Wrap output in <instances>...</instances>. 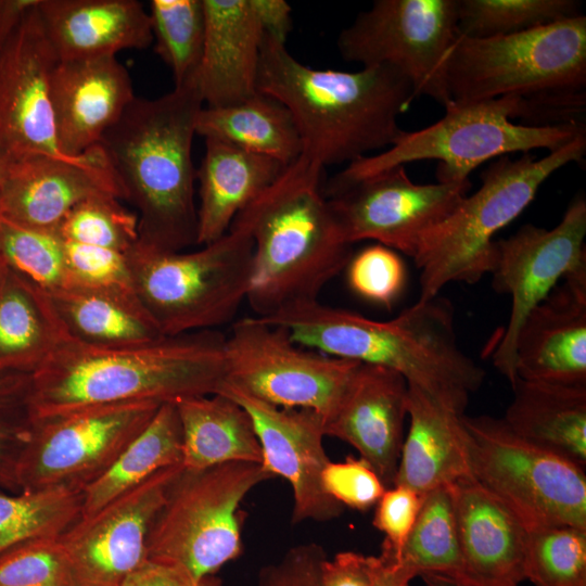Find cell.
Wrapping results in <instances>:
<instances>
[{
  "mask_svg": "<svg viewBox=\"0 0 586 586\" xmlns=\"http://www.w3.org/2000/svg\"><path fill=\"white\" fill-rule=\"evenodd\" d=\"M502 418L524 440L586 466V386H566L517 378Z\"/></svg>",
  "mask_w": 586,
  "mask_h": 586,
  "instance_id": "f546056e",
  "label": "cell"
},
{
  "mask_svg": "<svg viewBox=\"0 0 586 586\" xmlns=\"http://www.w3.org/2000/svg\"><path fill=\"white\" fill-rule=\"evenodd\" d=\"M14 163L11 158L0 155V190L8 180Z\"/></svg>",
  "mask_w": 586,
  "mask_h": 586,
  "instance_id": "9f6ffc18",
  "label": "cell"
},
{
  "mask_svg": "<svg viewBox=\"0 0 586 586\" xmlns=\"http://www.w3.org/2000/svg\"><path fill=\"white\" fill-rule=\"evenodd\" d=\"M524 578L535 586H586V528L559 525L528 530Z\"/></svg>",
  "mask_w": 586,
  "mask_h": 586,
  "instance_id": "f35d334b",
  "label": "cell"
},
{
  "mask_svg": "<svg viewBox=\"0 0 586 586\" xmlns=\"http://www.w3.org/2000/svg\"><path fill=\"white\" fill-rule=\"evenodd\" d=\"M0 254L9 269L46 291L66 283L64 240L56 230L26 227L0 215Z\"/></svg>",
  "mask_w": 586,
  "mask_h": 586,
  "instance_id": "ab89813d",
  "label": "cell"
},
{
  "mask_svg": "<svg viewBox=\"0 0 586 586\" xmlns=\"http://www.w3.org/2000/svg\"><path fill=\"white\" fill-rule=\"evenodd\" d=\"M182 430V467L196 471L228 462L262 463L247 411L222 394L175 402Z\"/></svg>",
  "mask_w": 586,
  "mask_h": 586,
  "instance_id": "4dcf8cb0",
  "label": "cell"
},
{
  "mask_svg": "<svg viewBox=\"0 0 586 586\" xmlns=\"http://www.w3.org/2000/svg\"><path fill=\"white\" fill-rule=\"evenodd\" d=\"M264 35L284 43L292 29L291 7L284 0H252Z\"/></svg>",
  "mask_w": 586,
  "mask_h": 586,
  "instance_id": "816d5d0a",
  "label": "cell"
},
{
  "mask_svg": "<svg viewBox=\"0 0 586 586\" xmlns=\"http://www.w3.org/2000/svg\"><path fill=\"white\" fill-rule=\"evenodd\" d=\"M272 475L253 462L182 469L173 483L148 540V560L193 578L216 573L243 552L241 504Z\"/></svg>",
  "mask_w": 586,
  "mask_h": 586,
  "instance_id": "30bf717a",
  "label": "cell"
},
{
  "mask_svg": "<svg viewBox=\"0 0 586 586\" xmlns=\"http://www.w3.org/2000/svg\"><path fill=\"white\" fill-rule=\"evenodd\" d=\"M463 572L474 586H518L524 578L527 528L472 475L450 485Z\"/></svg>",
  "mask_w": 586,
  "mask_h": 586,
  "instance_id": "cb8c5ba5",
  "label": "cell"
},
{
  "mask_svg": "<svg viewBox=\"0 0 586 586\" xmlns=\"http://www.w3.org/2000/svg\"><path fill=\"white\" fill-rule=\"evenodd\" d=\"M46 292L66 333L80 343L119 347L165 336L133 292L75 284Z\"/></svg>",
  "mask_w": 586,
  "mask_h": 586,
  "instance_id": "f1b7e54d",
  "label": "cell"
},
{
  "mask_svg": "<svg viewBox=\"0 0 586 586\" xmlns=\"http://www.w3.org/2000/svg\"><path fill=\"white\" fill-rule=\"evenodd\" d=\"M37 11L61 61L142 50L153 41L149 12L138 0H39Z\"/></svg>",
  "mask_w": 586,
  "mask_h": 586,
  "instance_id": "484cf974",
  "label": "cell"
},
{
  "mask_svg": "<svg viewBox=\"0 0 586 586\" xmlns=\"http://www.w3.org/2000/svg\"><path fill=\"white\" fill-rule=\"evenodd\" d=\"M65 335L48 293L8 268L0 289V373L34 372Z\"/></svg>",
  "mask_w": 586,
  "mask_h": 586,
  "instance_id": "1f68e13d",
  "label": "cell"
},
{
  "mask_svg": "<svg viewBox=\"0 0 586 586\" xmlns=\"http://www.w3.org/2000/svg\"><path fill=\"white\" fill-rule=\"evenodd\" d=\"M326 558L319 544L293 546L277 562L259 571L257 586H321L320 569Z\"/></svg>",
  "mask_w": 586,
  "mask_h": 586,
  "instance_id": "c3c4849f",
  "label": "cell"
},
{
  "mask_svg": "<svg viewBox=\"0 0 586 586\" xmlns=\"http://www.w3.org/2000/svg\"><path fill=\"white\" fill-rule=\"evenodd\" d=\"M284 167L278 161L232 143L205 138V153L199 169L196 245L225 235L232 221L268 188Z\"/></svg>",
  "mask_w": 586,
  "mask_h": 586,
  "instance_id": "4316f807",
  "label": "cell"
},
{
  "mask_svg": "<svg viewBox=\"0 0 586 586\" xmlns=\"http://www.w3.org/2000/svg\"><path fill=\"white\" fill-rule=\"evenodd\" d=\"M226 335L203 330L119 347L67 333L30 373L35 419L131 402L175 403L216 394L226 379Z\"/></svg>",
  "mask_w": 586,
  "mask_h": 586,
  "instance_id": "6da1fadb",
  "label": "cell"
},
{
  "mask_svg": "<svg viewBox=\"0 0 586 586\" xmlns=\"http://www.w3.org/2000/svg\"><path fill=\"white\" fill-rule=\"evenodd\" d=\"M259 318L285 329L304 347L392 369L460 416L485 378L484 369L458 345L451 304L437 296L417 301L387 321L318 300Z\"/></svg>",
  "mask_w": 586,
  "mask_h": 586,
  "instance_id": "7a4b0ae2",
  "label": "cell"
},
{
  "mask_svg": "<svg viewBox=\"0 0 586 586\" xmlns=\"http://www.w3.org/2000/svg\"><path fill=\"white\" fill-rule=\"evenodd\" d=\"M35 418L30 405V373H0V487L17 493V470Z\"/></svg>",
  "mask_w": 586,
  "mask_h": 586,
  "instance_id": "b9f144b4",
  "label": "cell"
},
{
  "mask_svg": "<svg viewBox=\"0 0 586 586\" xmlns=\"http://www.w3.org/2000/svg\"><path fill=\"white\" fill-rule=\"evenodd\" d=\"M182 430L177 406L164 403L111 467L84 489L80 517L95 512L156 472L182 464Z\"/></svg>",
  "mask_w": 586,
  "mask_h": 586,
  "instance_id": "836d02e7",
  "label": "cell"
},
{
  "mask_svg": "<svg viewBox=\"0 0 586 586\" xmlns=\"http://www.w3.org/2000/svg\"><path fill=\"white\" fill-rule=\"evenodd\" d=\"M225 357L224 382L280 408L313 410L324 422L360 364L304 347L258 317L232 324Z\"/></svg>",
  "mask_w": 586,
  "mask_h": 586,
  "instance_id": "7c38bea8",
  "label": "cell"
},
{
  "mask_svg": "<svg viewBox=\"0 0 586 586\" xmlns=\"http://www.w3.org/2000/svg\"><path fill=\"white\" fill-rule=\"evenodd\" d=\"M585 235L586 201L577 195L552 229L526 224L494 242L492 286L511 297V310L492 360L511 386L517 380L515 340L524 318L560 281L586 276Z\"/></svg>",
  "mask_w": 586,
  "mask_h": 586,
  "instance_id": "9a60e30c",
  "label": "cell"
},
{
  "mask_svg": "<svg viewBox=\"0 0 586 586\" xmlns=\"http://www.w3.org/2000/svg\"><path fill=\"white\" fill-rule=\"evenodd\" d=\"M196 135L232 143L283 166L302 153L300 133L289 110L259 91L233 105L203 106L196 119Z\"/></svg>",
  "mask_w": 586,
  "mask_h": 586,
  "instance_id": "d6a6232c",
  "label": "cell"
},
{
  "mask_svg": "<svg viewBox=\"0 0 586 586\" xmlns=\"http://www.w3.org/2000/svg\"><path fill=\"white\" fill-rule=\"evenodd\" d=\"M586 132L542 158L523 153L493 162L476 192L422 239L412 258L420 270V295L425 302L450 282L474 284L489 273L495 258L493 237L533 201L540 186L558 169L582 162Z\"/></svg>",
  "mask_w": 586,
  "mask_h": 586,
  "instance_id": "52a82bcc",
  "label": "cell"
},
{
  "mask_svg": "<svg viewBox=\"0 0 586 586\" xmlns=\"http://www.w3.org/2000/svg\"><path fill=\"white\" fill-rule=\"evenodd\" d=\"M253 240L231 224L218 240L191 252L139 244L126 253L137 297L165 336L217 330L246 301Z\"/></svg>",
  "mask_w": 586,
  "mask_h": 586,
  "instance_id": "9c48e42d",
  "label": "cell"
},
{
  "mask_svg": "<svg viewBox=\"0 0 586 586\" xmlns=\"http://www.w3.org/2000/svg\"><path fill=\"white\" fill-rule=\"evenodd\" d=\"M154 51L170 68L175 87L198 75L205 36L203 0H152Z\"/></svg>",
  "mask_w": 586,
  "mask_h": 586,
  "instance_id": "8d00e7d4",
  "label": "cell"
},
{
  "mask_svg": "<svg viewBox=\"0 0 586 586\" xmlns=\"http://www.w3.org/2000/svg\"><path fill=\"white\" fill-rule=\"evenodd\" d=\"M250 415L262 449V466L292 488V523L326 522L344 507L323 489L321 474L330 461L323 447L324 421L308 409L280 408L224 382L217 392ZM216 393V394H217Z\"/></svg>",
  "mask_w": 586,
  "mask_h": 586,
  "instance_id": "d6986e66",
  "label": "cell"
},
{
  "mask_svg": "<svg viewBox=\"0 0 586 586\" xmlns=\"http://www.w3.org/2000/svg\"><path fill=\"white\" fill-rule=\"evenodd\" d=\"M257 90L289 110L302 142L300 156L321 168L391 146L404 131L398 116L417 98L411 82L393 67L313 68L266 35Z\"/></svg>",
  "mask_w": 586,
  "mask_h": 586,
  "instance_id": "277c9868",
  "label": "cell"
},
{
  "mask_svg": "<svg viewBox=\"0 0 586 586\" xmlns=\"http://www.w3.org/2000/svg\"><path fill=\"white\" fill-rule=\"evenodd\" d=\"M0 586H75L59 536L30 540L1 555Z\"/></svg>",
  "mask_w": 586,
  "mask_h": 586,
  "instance_id": "7bdbcfd3",
  "label": "cell"
},
{
  "mask_svg": "<svg viewBox=\"0 0 586 586\" xmlns=\"http://www.w3.org/2000/svg\"><path fill=\"white\" fill-rule=\"evenodd\" d=\"M514 364L522 380L586 386V276L562 280L527 314Z\"/></svg>",
  "mask_w": 586,
  "mask_h": 586,
  "instance_id": "603a6c76",
  "label": "cell"
},
{
  "mask_svg": "<svg viewBox=\"0 0 586 586\" xmlns=\"http://www.w3.org/2000/svg\"><path fill=\"white\" fill-rule=\"evenodd\" d=\"M162 404L92 406L35 419L17 470L20 492L82 493L148 425Z\"/></svg>",
  "mask_w": 586,
  "mask_h": 586,
  "instance_id": "5bb4252c",
  "label": "cell"
},
{
  "mask_svg": "<svg viewBox=\"0 0 586 586\" xmlns=\"http://www.w3.org/2000/svg\"><path fill=\"white\" fill-rule=\"evenodd\" d=\"M123 586H224V584L216 575L198 579L176 568L148 560L126 579Z\"/></svg>",
  "mask_w": 586,
  "mask_h": 586,
  "instance_id": "f907efd6",
  "label": "cell"
},
{
  "mask_svg": "<svg viewBox=\"0 0 586 586\" xmlns=\"http://www.w3.org/2000/svg\"><path fill=\"white\" fill-rule=\"evenodd\" d=\"M322 173L298 156L232 221L253 240L246 301L256 317L318 300L352 258Z\"/></svg>",
  "mask_w": 586,
  "mask_h": 586,
  "instance_id": "5b68a950",
  "label": "cell"
},
{
  "mask_svg": "<svg viewBox=\"0 0 586 586\" xmlns=\"http://www.w3.org/2000/svg\"><path fill=\"white\" fill-rule=\"evenodd\" d=\"M39 0H0V50Z\"/></svg>",
  "mask_w": 586,
  "mask_h": 586,
  "instance_id": "db71d44e",
  "label": "cell"
},
{
  "mask_svg": "<svg viewBox=\"0 0 586 586\" xmlns=\"http://www.w3.org/2000/svg\"><path fill=\"white\" fill-rule=\"evenodd\" d=\"M473 479L527 530L586 528L585 468L511 431L502 419L461 416Z\"/></svg>",
  "mask_w": 586,
  "mask_h": 586,
  "instance_id": "8fae6325",
  "label": "cell"
},
{
  "mask_svg": "<svg viewBox=\"0 0 586 586\" xmlns=\"http://www.w3.org/2000/svg\"><path fill=\"white\" fill-rule=\"evenodd\" d=\"M416 577L388 547L382 545L381 552L375 556V566L371 586H409Z\"/></svg>",
  "mask_w": 586,
  "mask_h": 586,
  "instance_id": "f5cc1de1",
  "label": "cell"
},
{
  "mask_svg": "<svg viewBox=\"0 0 586 586\" xmlns=\"http://www.w3.org/2000/svg\"><path fill=\"white\" fill-rule=\"evenodd\" d=\"M409 429L394 484L421 494L471 475L461 416L408 385Z\"/></svg>",
  "mask_w": 586,
  "mask_h": 586,
  "instance_id": "83f0119b",
  "label": "cell"
},
{
  "mask_svg": "<svg viewBox=\"0 0 586 586\" xmlns=\"http://www.w3.org/2000/svg\"><path fill=\"white\" fill-rule=\"evenodd\" d=\"M423 497L410 487L394 484L386 487L374 506L372 524L384 534L382 545L397 557L416 523Z\"/></svg>",
  "mask_w": 586,
  "mask_h": 586,
  "instance_id": "7dc6e473",
  "label": "cell"
},
{
  "mask_svg": "<svg viewBox=\"0 0 586 586\" xmlns=\"http://www.w3.org/2000/svg\"><path fill=\"white\" fill-rule=\"evenodd\" d=\"M8 271V266L5 265L1 254H0V289L2 286V283L4 281L5 275Z\"/></svg>",
  "mask_w": 586,
  "mask_h": 586,
  "instance_id": "6f0895ef",
  "label": "cell"
},
{
  "mask_svg": "<svg viewBox=\"0 0 586 586\" xmlns=\"http://www.w3.org/2000/svg\"><path fill=\"white\" fill-rule=\"evenodd\" d=\"M65 285L135 292L126 254L64 241ZM64 286V285H63Z\"/></svg>",
  "mask_w": 586,
  "mask_h": 586,
  "instance_id": "f6af8a7d",
  "label": "cell"
},
{
  "mask_svg": "<svg viewBox=\"0 0 586 586\" xmlns=\"http://www.w3.org/2000/svg\"><path fill=\"white\" fill-rule=\"evenodd\" d=\"M324 492L341 506L361 512L375 506L386 486L362 458L329 461L321 474Z\"/></svg>",
  "mask_w": 586,
  "mask_h": 586,
  "instance_id": "bcb514c9",
  "label": "cell"
},
{
  "mask_svg": "<svg viewBox=\"0 0 586 586\" xmlns=\"http://www.w3.org/2000/svg\"><path fill=\"white\" fill-rule=\"evenodd\" d=\"M407 413L405 378L382 366L359 364L324 422V434L353 446L390 487L397 472Z\"/></svg>",
  "mask_w": 586,
  "mask_h": 586,
  "instance_id": "ffe728a7",
  "label": "cell"
},
{
  "mask_svg": "<svg viewBox=\"0 0 586 586\" xmlns=\"http://www.w3.org/2000/svg\"><path fill=\"white\" fill-rule=\"evenodd\" d=\"M458 36L457 0H375L336 43L345 61L393 67L411 82L416 97L446 106V60Z\"/></svg>",
  "mask_w": 586,
  "mask_h": 586,
  "instance_id": "4fadbf2b",
  "label": "cell"
},
{
  "mask_svg": "<svg viewBox=\"0 0 586 586\" xmlns=\"http://www.w3.org/2000/svg\"><path fill=\"white\" fill-rule=\"evenodd\" d=\"M347 268L349 288L362 298L391 307L406 282V269L397 253L382 244L352 256Z\"/></svg>",
  "mask_w": 586,
  "mask_h": 586,
  "instance_id": "ee69618b",
  "label": "cell"
},
{
  "mask_svg": "<svg viewBox=\"0 0 586 586\" xmlns=\"http://www.w3.org/2000/svg\"><path fill=\"white\" fill-rule=\"evenodd\" d=\"M576 0H457L460 36L489 38L512 35L578 16Z\"/></svg>",
  "mask_w": 586,
  "mask_h": 586,
  "instance_id": "74e56055",
  "label": "cell"
},
{
  "mask_svg": "<svg viewBox=\"0 0 586 586\" xmlns=\"http://www.w3.org/2000/svg\"><path fill=\"white\" fill-rule=\"evenodd\" d=\"M520 99L450 101L438 122L417 131H403L388 150L349 163L323 187L324 194L378 175L390 168L422 160H436L438 182H461L482 163L509 153L534 149L556 151L586 126L534 127L513 124Z\"/></svg>",
  "mask_w": 586,
  "mask_h": 586,
  "instance_id": "ba28073f",
  "label": "cell"
},
{
  "mask_svg": "<svg viewBox=\"0 0 586 586\" xmlns=\"http://www.w3.org/2000/svg\"><path fill=\"white\" fill-rule=\"evenodd\" d=\"M398 558L416 576L432 573L461 579L462 557L449 486L424 494Z\"/></svg>",
  "mask_w": 586,
  "mask_h": 586,
  "instance_id": "e575fe53",
  "label": "cell"
},
{
  "mask_svg": "<svg viewBox=\"0 0 586 586\" xmlns=\"http://www.w3.org/2000/svg\"><path fill=\"white\" fill-rule=\"evenodd\" d=\"M471 187L415 183L403 165L326 194L347 243L374 240L413 258L424 235L444 221Z\"/></svg>",
  "mask_w": 586,
  "mask_h": 586,
  "instance_id": "2e32d148",
  "label": "cell"
},
{
  "mask_svg": "<svg viewBox=\"0 0 586 586\" xmlns=\"http://www.w3.org/2000/svg\"><path fill=\"white\" fill-rule=\"evenodd\" d=\"M450 101L515 95L543 117L586 98V16L489 38L458 36L446 60Z\"/></svg>",
  "mask_w": 586,
  "mask_h": 586,
  "instance_id": "8992f818",
  "label": "cell"
},
{
  "mask_svg": "<svg viewBox=\"0 0 586 586\" xmlns=\"http://www.w3.org/2000/svg\"><path fill=\"white\" fill-rule=\"evenodd\" d=\"M58 61L36 5L0 50V155L14 162L77 158L63 154L58 143L50 98Z\"/></svg>",
  "mask_w": 586,
  "mask_h": 586,
  "instance_id": "ac0fdd59",
  "label": "cell"
},
{
  "mask_svg": "<svg viewBox=\"0 0 586 586\" xmlns=\"http://www.w3.org/2000/svg\"><path fill=\"white\" fill-rule=\"evenodd\" d=\"M79 492H0V556L30 540L56 537L81 513Z\"/></svg>",
  "mask_w": 586,
  "mask_h": 586,
  "instance_id": "d590c367",
  "label": "cell"
},
{
  "mask_svg": "<svg viewBox=\"0 0 586 586\" xmlns=\"http://www.w3.org/2000/svg\"><path fill=\"white\" fill-rule=\"evenodd\" d=\"M204 102L198 75L155 98H135L100 146L136 207L138 243L162 252L196 244L192 142Z\"/></svg>",
  "mask_w": 586,
  "mask_h": 586,
  "instance_id": "3957f363",
  "label": "cell"
},
{
  "mask_svg": "<svg viewBox=\"0 0 586 586\" xmlns=\"http://www.w3.org/2000/svg\"><path fill=\"white\" fill-rule=\"evenodd\" d=\"M205 36L198 72L206 107L243 102L257 90L264 33L252 0H203Z\"/></svg>",
  "mask_w": 586,
  "mask_h": 586,
  "instance_id": "d4e9b609",
  "label": "cell"
},
{
  "mask_svg": "<svg viewBox=\"0 0 586 586\" xmlns=\"http://www.w3.org/2000/svg\"><path fill=\"white\" fill-rule=\"evenodd\" d=\"M64 241L126 254L139 239L138 216L115 195L103 193L77 204L56 229Z\"/></svg>",
  "mask_w": 586,
  "mask_h": 586,
  "instance_id": "60d3db41",
  "label": "cell"
},
{
  "mask_svg": "<svg viewBox=\"0 0 586 586\" xmlns=\"http://www.w3.org/2000/svg\"><path fill=\"white\" fill-rule=\"evenodd\" d=\"M103 193L124 200L100 145L77 158L35 156L13 164L0 190V215L26 227L56 230L77 204Z\"/></svg>",
  "mask_w": 586,
  "mask_h": 586,
  "instance_id": "44dd1931",
  "label": "cell"
},
{
  "mask_svg": "<svg viewBox=\"0 0 586 586\" xmlns=\"http://www.w3.org/2000/svg\"><path fill=\"white\" fill-rule=\"evenodd\" d=\"M182 464L163 469L95 512L79 517L59 539L75 586H123L148 561L154 521Z\"/></svg>",
  "mask_w": 586,
  "mask_h": 586,
  "instance_id": "e0dca14e",
  "label": "cell"
},
{
  "mask_svg": "<svg viewBox=\"0 0 586 586\" xmlns=\"http://www.w3.org/2000/svg\"><path fill=\"white\" fill-rule=\"evenodd\" d=\"M421 577L426 586H474L469 583L441 574L428 573L421 575Z\"/></svg>",
  "mask_w": 586,
  "mask_h": 586,
  "instance_id": "11a10c76",
  "label": "cell"
},
{
  "mask_svg": "<svg viewBox=\"0 0 586 586\" xmlns=\"http://www.w3.org/2000/svg\"><path fill=\"white\" fill-rule=\"evenodd\" d=\"M50 98L60 150L79 157L100 144L136 95L128 69L116 55H105L59 60Z\"/></svg>",
  "mask_w": 586,
  "mask_h": 586,
  "instance_id": "7402d4cb",
  "label": "cell"
},
{
  "mask_svg": "<svg viewBox=\"0 0 586 586\" xmlns=\"http://www.w3.org/2000/svg\"><path fill=\"white\" fill-rule=\"evenodd\" d=\"M374 566L375 556L341 551L322 561L320 583L321 586H371Z\"/></svg>",
  "mask_w": 586,
  "mask_h": 586,
  "instance_id": "681fc988",
  "label": "cell"
}]
</instances>
